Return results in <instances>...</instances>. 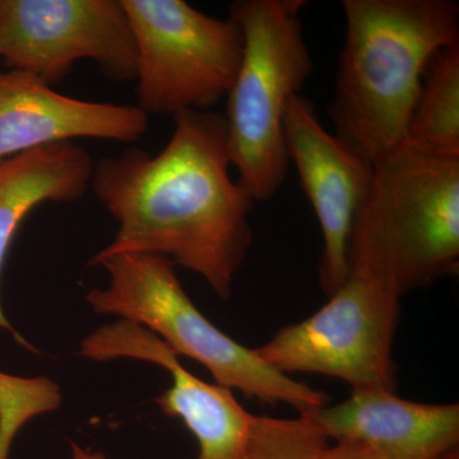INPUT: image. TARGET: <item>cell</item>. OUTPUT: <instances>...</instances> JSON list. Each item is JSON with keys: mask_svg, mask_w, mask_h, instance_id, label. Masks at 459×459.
<instances>
[{"mask_svg": "<svg viewBox=\"0 0 459 459\" xmlns=\"http://www.w3.org/2000/svg\"><path fill=\"white\" fill-rule=\"evenodd\" d=\"M347 247L349 277L401 296L459 268V156L406 142L374 162Z\"/></svg>", "mask_w": 459, "mask_h": 459, "instance_id": "3", "label": "cell"}, {"mask_svg": "<svg viewBox=\"0 0 459 459\" xmlns=\"http://www.w3.org/2000/svg\"><path fill=\"white\" fill-rule=\"evenodd\" d=\"M137 48V107L144 114L210 111L237 78L243 35L234 21L183 0H122Z\"/></svg>", "mask_w": 459, "mask_h": 459, "instance_id": "6", "label": "cell"}, {"mask_svg": "<svg viewBox=\"0 0 459 459\" xmlns=\"http://www.w3.org/2000/svg\"><path fill=\"white\" fill-rule=\"evenodd\" d=\"M100 352L107 361L135 359L170 373L172 385L156 398V403L166 416L180 419L195 435L198 444L195 459H241L253 413L238 403L232 391L193 376L164 341L126 320H117L102 331Z\"/></svg>", "mask_w": 459, "mask_h": 459, "instance_id": "11", "label": "cell"}, {"mask_svg": "<svg viewBox=\"0 0 459 459\" xmlns=\"http://www.w3.org/2000/svg\"><path fill=\"white\" fill-rule=\"evenodd\" d=\"M346 38L329 115L376 162L406 143L428 65L459 44L453 0H343Z\"/></svg>", "mask_w": 459, "mask_h": 459, "instance_id": "2", "label": "cell"}, {"mask_svg": "<svg viewBox=\"0 0 459 459\" xmlns=\"http://www.w3.org/2000/svg\"><path fill=\"white\" fill-rule=\"evenodd\" d=\"M93 267L104 268L108 276L107 287H95L86 295L93 313L148 329L179 358L192 359L210 371L214 385L263 404H286L303 416L327 406L325 394L280 373L255 349L232 340L205 318L181 285L170 259L117 255Z\"/></svg>", "mask_w": 459, "mask_h": 459, "instance_id": "4", "label": "cell"}, {"mask_svg": "<svg viewBox=\"0 0 459 459\" xmlns=\"http://www.w3.org/2000/svg\"><path fill=\"white\" fill-rule=\"evenodd\" d=\"M92 157L74 142L33 148L0 161V274L21 222L45 202L72 204L90 189ZM0 328L31 349L5 318L0 304ZM32 350V349H31Z\"/></svg>", "mask_w": 459, "mask_h": 459, "instance_id": "13", "label": "cell"}, {"mask_svg": "<svg viewBox=\"0 0 459 459\" xmlns=\"http://www.w3.org/2000/svg\"><path fill=\"white\" fill-rule=\"evenodd\" d=\"M309 318L285 325L255 349L280 373L336 377L352 391L395 392L394 346L400 296L385 287L349 277Z\"/></svg>", "mask_w": 459, "mask_h": 459, "instance_id": "7", "label": "cell"}, {"mask_svg": "<svg viewBox=\"0 0 459 459\" xmlns=\"http://www.w3.org/2000/svg\"><path fill=\"white\" fill-rule=\"evenodd\" d=\"M60 386L47 377H18L0 371V459H8L14 437L30 420L59 409Z\"/></svg>", "mask_w": 459, "mask_h": 459, "instance_id": "16", "label": "cell"}, {"mask_svg": "<svg viewBox=\"0 0 459 459\" xmlns=\"http://www.w3.org/2000/svg\"><path fill=\"white\" fill-rule=\"evenodd\" d=\"M283 131L290 164L318 219L323 240L319 282L331 296L349 280L350 234L369 193L374 165L350 142L327 131L313 102L301 93L287 105Z\"/></svg>", "mask_w": 459, "mask_h": 459, "instance_id": "9", "label": "cell"}, {"mask_svg": "<svg viewBox=\"0 0 459 459\" xmlns=\"http://www.w3.org/2000/svg\"><path fill=\"white\" fill-rule=\"evenodd\" d=\"M89 59L114 82L137 77L122 0H0V60L53 87Z\"/></svg>", "mask_w": 459, "mask_h": 459, "instance_id": "8", "label": "cell"}, {"mask_svg": "<svg viewBox=\"0 0 459 459\" xmlns=\"http://www.w3.org/2000/svg\"><path fill=\"white\" fill-rule=\"evenodd\" d=\"M318 459H386L369 446L358 443H336L320 453Z\"/></svg>", "mask_w": 459, "mask_h": 459, "instance_id": "17", "label": "cell"}, {"mask_svg": "<svg viewBox=\"0 0 459 459\" xmlns=\"http://www.w3.org/2000/svg\"><path fill=\"white\" fill-rule=\"evenodd\" d=\"M148 126V115L137 105L69 98L36 75L0 71V161L77 138L133 143Z\"/></svg>", "mask_w": 459, "mask_h": 459, "instance_id": "10", "label": "cell"}, {"mask_svg": "<svg viewBox=\"0 0 459 459\" xmlns=\"http://www.w3.org/2000/svg\"><path fill=\"white\" fill-rule=\"evenodd\" d=\"M69 459H110L104 453L91 451L89 448H82L78 444H72L71 458Z\"/></svg>", "mask_w": 459, "mask_h": 459, "instance_id": "18", "label": "cell"}, {"mask_svg": "<svg viewBox=\"0 0 459 459\" xmlns=\"http://www.w3.org/2000/svg\"><path fill=\"white\" fill-rule=\"evenodd\" d=\"M310 416L328 440L364 444L386 459H435L459 444L458 403H420L383 389L352 391Z\"/></svg>", "mask_w": 459, "mask_h": 459, "instance_id": "12", "label": "cell"}, {"mask_svg": "<svg viewBox=\"0 0 459 459\" xmlns=\"http://www.w3.org/2000/svg\"><path fill=\"white\" fill-rule=\"evenodd\" d=\"M159 155L129 148L93 164L90 189L117 232L89 264L117 255H155L198 274L222 300L253 241L255 199L230 175L223 114L186 110Z\"/></svg>", "mask_w": 459, "mask_h": 459, "instance_id": "1", "label": "cell"}, {"mask_svg": "<svg viewBox=\"0 0 459 459\" xmlns=\"http://www.w3.org/2000/svg\"><path fill=\"white\" fill-rule=\"evenodd\" d=\"M435 459H459V446H457V448L451 449V451L443 453L442 455H439V457Z\"/></svg>", "mask_w": 459, "mask_h": 459, "instance_id": "19", "label": "cell"}, {"mask_svg": "<svg viewBox=\"0 0 459 459\" xmlns=\"http://www.w3.org/2000/svg\"><path fill=\"white\" fill-rule=\"evenodd\" d=\"M407 142L459 156V44L440 50L428 65Z\"/></svg>", "mask_w": 459, "mask_h": 459, "instance_id": "14", "label": "cell"}, {"mask_svg": "<svg viewBox=\"0 0 459 459\" xmlns=\"http://www.w3.org/2000/svg\"><path fill=\"white\" fill-rule=\"evenodd\" d=\"M305 0H237L229 18L243 35V56L223 115L231 166L255 202L270 201L289 171L283 122L313 71L301 11Z\"/></svg>", "mask_w": 459, "mask_h": 459, "instance_id": "5", "label": "cell"}, {"mask_svg": "<svg viewBox=\"0 0 459 459\" xmlns=\"http://www.w3.org/2000/svg\"><path fill=\"white\" fill-rule=\"evenodd\" d=\"M328 437L312 416L279 419L253 415L241 459H318Z\"/></svg>", "mask_w": 459, "mask_h": 459, "instance_id": "15", "label": "cell"}]
</instances>
